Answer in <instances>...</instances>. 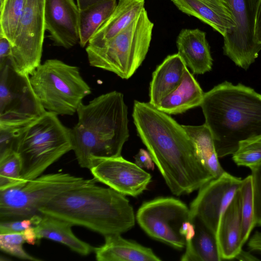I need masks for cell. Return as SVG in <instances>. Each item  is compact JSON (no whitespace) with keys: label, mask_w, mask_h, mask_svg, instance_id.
I'll return each mask as SVG.
<instances>
[{"label":"cell","mask_w":261,"mask_h":261,"mask_svg":"<svg viewBox=\"0 0 261 261\" xmlns=\"http://www.w3.org/2000/svg\"><path fill=\"white\" fill-rule=\"evenodd\" d=\"M12 46L6 37L0 36V68L11 62Z\"/></svg>","instance_id":"e575fe53"},{"label":"cell","mask_w":261,"mask_h":261,"mask_svg":"<svg viewBox=\"0 0 261 261\" xmlns=\"http://www.w3.org/2000/svg\"><path fill=\"white\" fill-rule=\"evenodd\" d=\"M248 246L251 251L261 252V232L256 231L249 239Z\"/></svg>","instance_id":"74e56055"},{"label":"cell","mask_w":261,"mask_h":261,"mask_svg":"<svg viewBox=\"0 0 261 261\" xmlns=\"http://www.w3.org/2000/svg\"><path fill=\"white\" fill-rule=\"evenodd\" d=\"M241 206L239 190L222 215L216 233L222 260L234 259L242 249Z\"/></svg>","instance_id":"e0dca14e"},{"label":"cell","mask_w":261,"mask_h":261,"mask_svg":"<svg viewBox=\"0 0 261 261\" xmlns=\"http://www.w3.org/2000/svg\"><path fill=\"white\" fill-rule=\"evenodd\" d=\"M25 242L22 232L0 234V248L4 252L22 259L40 261L41 259L32 256L23 248Z\"/></svg>","instance_id":"4dcf8cb0"},{"label":"cell","mask_w":261,"mask_h":261,"mask_svg":"<svg viewBox=\"0 0 261 261\" xmlns=\"http://www.w3.org/2000/svg\"><path fill=\"white\" fill-rule=\"evenodd\" d=\"M116 0H108L80 11V44L84 47L117 5Z\"/></svg>","instance_id":"484cf974"},{"label":"cell","mask_w":261,"mask_h":261,"mask_svg":"<svg viewBox=\"0 0 261 261\" xmlns=\"http://www.w3.org/2000/svg\"><path fill=\"white\" fill-rule=\"evenodd\" d=\"M132 116L138 135L172 194H187L214 178L198 159L186 131L149 102L135 100Z\"/></svg>","instance_id":"6da1fadb"},{"label":"cell","mask_w":261,"mask_h":261,"mask_svg":"<svg viewBox=\"0 0 261 261\" xmlns=\"http://www.w3.org/2000/svg\"><path fill=\"white\" fill-rule=\"evenodd\" d=\"M22 127L0 126V158L15 151L18 137Z\"/></svg>","instance_id":"1f68e13d"},{"label":"cell","mask_w":261,"mask_h":261,"mask_svg":"<svg viewBox=\"0 0 261 261\" xmlns=\"http://www.w3.org/2000/svg\"><path fill=\"white\" fill-rule=\"evenodd\" d=\"M254 35L256 41L261 44V0L259 1L256 11Z\"/></svg>","instance_id":"8d00e7d4"},{"label":"cell","mask_w":261,"mask_h":261,"mask_svg":"<svg viewBox=\"0 0 261 261\" xmlns=\"http://www.w3.org/2000/svg\"><path fill=\"white\" fill-rule=\"evenodd\" d=\"M256 225L261 226V163L251 169Z\"/></svg>","instance_id":"836d02e7"},{"label":"cell","mask_w":261,"mask_h":261,"mask_svg":"<svg viewBox=\"0 0 261 261\" xmlns=\"http://www.w3.org/2000/svg\"><path fill=\"white\" fill-rule=\"evenodd\" d=\"M89 170L97 182L122 194L133 197L145 190L151 179L149 173L121 155L92 157Z\"/></svg>","instance_id":"5bb4252c"},{"label":"cell","mask_w":261,"mask_h":261,"mask_svg":"<svg viewBox=\"0 0 261 261\" xmlns=\"http://www.w3.org/2000/svg\"><path fill=\"white\" fill-rule=\"evenodd\" d=\"M187 66L177 53L167 56L152 73L149 86V101L156 107L180 84Z\"/></svg>","instance_id":"ffe728a7"},{"label":"cell","mask_w":261,"mask_h":261,"mask_svg":"<svg viewBox=\"0 0 261 261\" xmlns=\"http://www.w3.org/2000/svg\"><path fill=\"white\" fill-rule=\"evenodd\" d=\"M72 150V129L65 126L58 115L46 111L22 127L15 152L21 162L25 182L42 174L51 165Z\"/></svg>","instance_id":"5b68a950"},{"label":"cell","mask_w":261,"mask_h":261,"mask_svg":"<svg viewBox=\"0 0 261 261\" xmlns=\"http://www.w3.org/2000/svg\"><path fill=\"white\" fill-rule=\"evenodd\" d=\"M239 191L242 202L241 240L244 245L248 241L252 229L256 225L251 175L242 179Z\"/></svg>","instance_id":"83f0119b"},{"label":"cell","mask_w":261,"mask_h":261,"mask_svg":"<svg viewBox=\"0 0 261 261\" xmlns=\"http://www.w3.org/2000/svg\"><path fill=\"white\" fill-rule=\"evenodd\" d=\"M183 127L191 139L196 156L214 178L223 174L211 133L205 125H185Z\"/></svg>","instance_id":"cb8c5ba5"},{"label":"cell","mask_w":261,"mask_h":261,"mask_svg":"<svg viewBox=\"0 0 261 261\" xmlns=\"http://www.w3.org/2000/svg\"><path fill=\"white\" fill-rule=\"evenodd\" d=\"M176 45L177 54L193 73L202 74L211 70L213 59L204 32L198 29H182Z\"/></svg>","instance_id":"ac0fdd59"},{"label":"cell","mask_w":261,"mask_h":261,"mask_svg":"<svg viewBox=\"0 0 261 261\" xmlns=\"http://www.w3.org/2000/svg\"><path fill=\"white\" fill-rule=\"evenodd\" d=\"M192 222L195 226V233L192 240L186 242V251L180 260H222L216 234L198 219H194Z\"/></svg>","instance_id":"d4e9b609"},{"label":"cell","mask_w":261,"mask_h":261,"mask_svg":"<svg viewBox=\"0 0 261 261\" xmlns=\"http://www.w3.org/2000/svg\"><path fill=\"white\" fill-rule=\"evenodd\" d=\"M200 107L219 158L261 137V94L249 87L225 81L205 93Z\"/></svg>","instance_id":"7a4b0ae2"},{"label":"cell","mask_w":261,"mask_h":261,"mask_svg":"<svg viewBox=\"0 0 261 261\" xmlns=\"http://www.w3.org/2000/svg\"><path fill=\"white\" fill-rule=\"evenodd\" d=\"M204 93L186 68L180 85L165 97L156 108L169 115L181 114L200 106Z\"/></svg>","instance_id":"603a6c76"},{"label":"cell","mask_w":261,"mask_h":261,"mask_svg":"<svg viewBox=\"0 0 261 261\" xmlns=\"http://www.w3.org/2000/svg\"><path fill=\"white\" fill-rule=\"evenodd\" d=\"M135 164L141 168L153 170L154 163L148 152L143 149H140L135 156Z\"/></svg>","instance_id":"d590c367"},{"label":"cell","mask_w":261,"mask_h":261,"mask_svg":"<svg viewBox=\"0 0 261 261\" xmlns=\"http://www.w3.org/2000/svg\"><path fill=\"white\" fill-rule=\"evenodd\" d=\"M78 122L72 129V150L80 166L90 169L92 157L121 156L129 134L127 107L122 93L100 95L76 112Z\"/></svg>","instance_id":"3957f363"},{"label":"cell","mask_w":261,"mask_h":261,"mask_svg":"<svg viewBox=\"0 0 261 261\" xmlns=\"http://www.w3.org/2000/svg\"><path fill=\"white\" fill-rule=\"evenodd\" d=\"M234 259L241 261H255L259 260L253 254L248 251L243 250L242 249L238 253Z\"/></svg>","instance_id":"60d3db41"},{"label":"cell","mask_w":261,"mask_h":261,"mask_svg":"<svg viewBox=\"0 0 261 261\" xmlns=\"http://www.w3.org/2000/svg\"><path fill=\"white\" fill-rule=\"evenodd\" d=\"M136 218L151 238L177 249L185 246L186 239L180 230L185 222L191 221V216L190 208L181 201L173 197H159L144 202Z\"/></svg>","instance_id":"30bf717a"},{"label":"cell","mask_w":261,"mask_h":261,"mask_svg":"<svg viewBox=\"0 0 261 261\" xmlns=\"http://www.w3.org/2000/svg\"><path fill=\"white\" fill-rule=\"evenodd\" d=\"M33 89L43 108L58 115H73L91 93L78 67L48 59L30 75Z\"/></svg>","instance_id":"52a82bcc"},{"label":"cell","mask_w":261,"mask_h":261,"mask_svg":"<svg viewBox=\"0 0 261 261\" xmlns=\"http://www.w3.org/2000/svg\"><path fill=\"white\" fill-rule=\"evenodd\" d=\"M79 16L74 0H45V29L54 45L69 49L80 42Z\"/></svg>","instance_id":"9a60e30c"},{"label":"cell","mask_w":261,"mask_h":261,"mask_svg":"<svg viewBox=\"0 0 261 261\" xmlns=\"http://www.w3.org/2000/svg\"><path fill=\"white\" fill-rule=\"evenodd\" d=\"M39 212L103 236L125 232L135 224L133 207L125 195L96 184L65 192Z\"/></svg>","instance_id":"277c9868"},{"label":"cell","mask_w":261,"mask_h":261,"mask_svg":"<svg viewBox=\"0 0 261 261\" xmlns=\"http://www.w3.org/2000/svg\"><path fill=\"white\" fill-rule=\"evenodd\" d=\"M236 26L223 36V53L236 65L247 70L257 58L261 44L255 40V22L259 0H223Z\"/></svg>","instance_id":"7c38bea8"},{"label":"cell","mask_w":261,"mask_h":261,"mask_svg":"<svg viewBox=\"0 0 261 261\" xmlns=\"http://www.w3.org/2000/svg\"><path fill=\"white\" fill-rule=\"evenodd\" d=\"M242 181L225 171L203 185L191 203V221L198 219L216 234L221 217L239 190Z\"/></svg>","instance_id":"4fadbf2b"},{"label":"cell","mask_w":261,"mask_h":261,"mask_svg":"<svg viewBox=\"0 0 261 261\" xmlns=\"http://www.w3.org/2000/svg\"><path fill=\"white\" fill-rule=\"evenodd\" d=\"M144 0H119L114 11L92 37L88 45L101 46L125 29L145 8Z\"/></svg>","instance_id":"44dd1931"},{"label":"cell","mask_w":261,"mask_h":261,"mask_svg":"<svg viewBox=\"0 0 261 261\" xmlns=\"http://www.w3.org/2000/svg\"><path fill=\"white\" fill-rule=\"evenodd\" d=\"M42 215L40 214L22 219L0 221V234L21 232L27 228L37 225Z\"/></svg>","instance_id":"d6a6232c"},{"label":"cell","mask_w":261,"mask_h":261,"mask_svg":"<svg viewBox=\"0 0 261 261\" xmlns=\"http://www.w3.org/2000/svg\"><path fill=\"white\" fill-rule=\"evenodd\" d=\"M182 12L212 27L224 36L236 23L227 4L223 0H171Z\"/></svg>","instance_id":"2e32d148"},{"label":"cell","mask_w":261,"mask_h":261,"mask_svg":"<svg viewBox=\"0 0 261 261\" xmlns=\"http://www.w3.org/2000/svg\"><path fill=\"white\" fill-rule=\"evenodd\" d=\"M27 0H0V36L12 44Z\"/></svg>","instance_id":"4316f807"},{"label":"cell","mask_w":261,"mask_h":261,"mask_svg":"<svg viewBox=\"0 0 261 261\" xmlns=\"http://www.w3.org/2000/svg\"><path fill=\"white\" fill-rule=\"evenodd\" d=\"M232 160L238 165L250 169L261 163V137L240 142Z\"/></svg>","instance_id":"f546056e"},{"label":"cell","mask_w":261,"mask_h":261,"mask_svg":"<svg viewBox=\"0 0 261 261\" xmlns=\"http://www.w3.org/2000/svg\"><path fill=\"white\" fill-rule=\"evenodd\" d=\"M45 0H27L12 46L11 65L30 76L41 64L45 29Z\"/></svg>","instance_id":"8fae6325"},{"label":"cell","mask_w":261,"mask_h":261,"mask_svg":"<svg viewBox=\"0 0 261 261\" xmlns=\"http://www.w3.org/2000/svg\"><path fill=\"white\" fill-rule=\"evenodd\" d=\"M25 242L30 244L34 245L37 242V236L35 230L34 226H30L22 231Z\"/></svg>","instance_id":"f35d334b"},{"label":"cell","mask_w":261,"mask_h":261,"mask_svg":"<svg viewBox=\"0 0 261 261\" xmlns=\"http://www.w3.org/2000/svg\"><path fill=\"white\" fill-rule=\"evenodd\" d=\"M46 111L33 89L30 76L16 72L11 62L0 68V126L22 127Z\"/></svg>","instance_id":"9c48e42d"},{"label":"cell","mask_w":261,"mask_h":261,"mask_svg":"<svg viewBox=\"0 0 261 261\" xmlns=\"http://www.w3.org/2000/svg\"><path fill=\"white\" fill-rule=\"evenodd\" d=\"M153 26L144 8L129 25L103 45H88L86 51L89 64L128 79L146 57Z\"/></svg>","instance_id":"8992f818"},{"label":"cell","mask_w":261,"mask_h":261,"mask_svg":"<svg viewBox=\"0 0 261 261\" xmlns=\"http://www.w3.org/2000/svg\"><path fill=\"white\" fill-rule=\"evenodd\" d=\"M21 169L20 159L15 151L0 158V191L24 184Z\"/></svg>","instance_id":"f1b7e54d"},{"label":"cell","mask_w":261,"mask_h":261,"mask_svg":"<svg viewBox=\"0 0 261 261\" xmlns=\"http://www.w3.org/2000/svg\"><path fill=\"white\" fill-rule=\"evenodd\" d=\"M72 226L63 219L42 214L40 221L34 226L37 241L45 238L58 242L84 256L94 251V247L74 235Z\"/></svg>","instance_id":"7402d4cb"},{"label":"cell","mask_w":261,"mask_h":261,"mask_svg":"<svg viewBox=\"0 0 261 261\" xmlns=\"http://www.w3.org/2000/svg\"><path fill=\"white\" fill-rule=\"evenodd\" d=\"M97 182L94 178L85 179L58 172L42 174L21 186L0 191V221L40 214V208L60 194Z\"/></svg>","instance_id":"ba28073f"},{"label":"cell","mask_w":261,"mask_h":261,"mask_svg":"<svg viewBox=\"0 0 261 261\" xmlns=\"http://www.w3.org/2000/svg\"><path fill=\"white\" fill-rule=\"evenodd\" d=\"M105 243L94 247L98 261H160L152 250L140 244L122 238L121 234L104 236Z\"/></svg>","instance_id":"d6986e66"},{"label":"cell","mask_w":261,"mask_h":261,"mask_svg":"<svg viewBox=\"0 0 261 261\" xmlns=\"http://www.w3.org/2000/svg\"><path fill=\"white\" fill-rule=\"evenodd\" d=\"M108 0H76V4L80 11Z\"/></svg>","instance_id":"ab89813d"}]
</instances>
